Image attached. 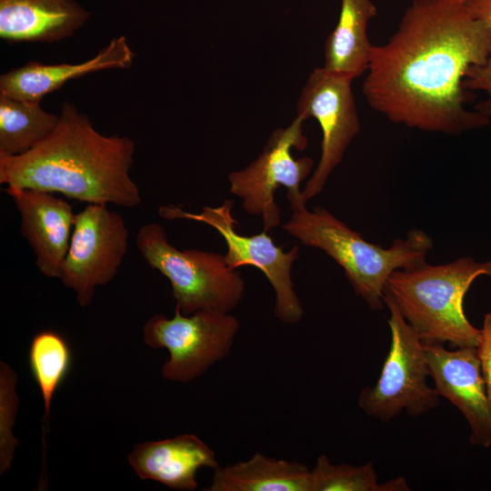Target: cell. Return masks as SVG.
<instances>
[{
  "label": "cell",
  "mask_w": 491,
  "mask_h": 491,
  "mask_svg": "<svg viewBox=\"0 0 491 491\" xmlns=\"http://www.w3.org/2000/svg\"><path fill=\"white\" fill-rule=\"evenodd\" d=\"M129 231L107 205L87 204L75 214L69 248L59 280L87 306L95 288L111 282L127 252Z\"/></svg>",
  "instance_id": "10"
},
{
  "label": "cell",
  "mask_w": 491,
  "mask_h": 491,
  "mask_svg": "<svg viewBox=\"0 0 491 491\" xmlns=\"http://www.w3.org/2000/svg\"><path fill=\"white\" fill-rule=\"evenodd\" d=\"M488 396L491 399V312L485 314L476 346Z\"/></svg>",
  "instance_id": "24"
},
{
  "label": "cell",
  "mask_w": 491,
  "mask_h": 491,
  "mask_svg": "<svg viewBox=\"0 0 491 491\" xmlns=\"http://www.w3.org/2000/svg\"><path fill=\"white\" fill-rule=\"evenodd\" d=\"M286 197L292 214L282 228L303 246L332 257L344 269L355 292L375 311L385 306L384 291L390 275L425 263L433 247L431 237L418 229L395 239L387 248L372 244L326 209L318 206L309 211L302 191L286 194Z\"/></svg>",
  "instance_id": "3"
},
{
  "label": "cell",
  "mask_w": 491,
  "mask_h": 491,
  "mask_svg": "<svg viewBox=\"0 0 491 491\" xmlns=\"http://www.w3.org/2000/svg\"><path fill=\"white\" fill-rule=\"evenodd\" d=\"M429 376L440 396L463 415L471 445L491 446V399L476 347L449 350L440 344H425Z\"/></svg>",
  "instance_id": "12"
},
{
  "label": "cell",
  "mask_w": 491,
  "mask_h": 491,
  "mask_svg": "<svg viewBox=\"0 0 491 491\" xmlns=\"http://www.w3.org/2000/svg\"><path fill=\"white\" fill-rule=\"evenodd\" d=\"M480 276H491V260L461 257L444 265L426 261L394 271L384 293L425 344L476 347L480 329L464 311V298Z\"/></svg>",
  "instance_id": "4"
},
{
  "label": "cell",
  "mask_w": 491,
  "mask_h": 491,
  "mask_svg": "<svg viewBox=\"0 0 491 491\" xmlns=\"http://www.w3.org/2000/svg\"><path fill=\"white\" fill-rule=\"evenodd\" d=\"M233 205V200L225 199L221 205L204 206L199 213L166 205L159 207L158 214L167 220L185 219L212 226L225 241L227 250L224 256L228 266L237 269L252 266L260 269L276 294L275 316L287 324L300 321L304 309L291 277L292 266L299 257V247L294 246L286 252L265 230L253 235H240L235 228L238 222L232 215Z\"/></svg>",
  "instance_id": "8"
},
{
  "label": "cell",
  "mask_w": 491,
  "mask_h": 491,
  "mask_svg": "<svg viewBox=\"0 0 491 491\" xmlns=\"http://www.w3.org/2000/svg\"><path fill=\"white\" fill-rule=\"evenodd\" d=\"M135 52L124 35L113 38L95 56L82 63L44 64L30 61L0 76V95L19 100L41 102L72 79L108 69H128Z\"/></svg>",
  "instance_id": "14"
},
{
  "label": "cell",
  "mask_w": 491,
  "mask_h": 491,
  "mask_svg": "<svg viewBox=\"0 0 491 491\" xmlns=\"http://www.w3.org/2000/svg\"><path fill=\"white\" fill-rule=\"evenodd\" d=\"M491 34L466 0H414L384 45H373L363 94L389 121L460 135L490 119L466 107V75L487 59Z\"/></svg>",
  "instance_id": "1"
},
{
  "label": "cell",
  "mask_w": 491,
  "mask_h": 491,
  "mask_svg": "<svg viewBox=\"0 0 491 491\" xmlns=\"http://www.w3.org/2000/svg\"><path fill=\"white\" fill-rule=\"evenodd\" d=\"M310 491H381V483L372 462L336 465L321 455L311 469Z\"/></svg>",
  "instance_id": "21"
},
{
  "label": "cell",
  "mask_w": 491,
  "mask_h": 491,
  "mask_svg": "<svg viewBox=\"0 0 491 491\" xmlns=\"http://www.w3.org/2000/svg\"><path fill=\"white\" fill-rule=\"evenodd\" d=\"M17 375L5 362L0 363V474L11 466L18 445L13 434L19 399L16 393Z\"/></svg>",
  "instance_id": "22"
},
{
  "label": "cell",
  "mask_w": 491,
  "mask_h": 491,
  "mask_svg": "<svg viewBox=\"0 0 491 491\" xmlns=\"http://www.w3.org/2000/svg\"><path fill=\"white\" fill-rule=\"evenodd\" d=\"M311 470L305 465L256 453L246 461L215 469L205 491H310Z\"/></svg>",
  "instance_id": "18"
},
{
  "label": "cell",
  "mask_w": 491,
  "mask_h": 491,
  "mask_svg": "<svg viewBox=\"0 0 491 491\" xmlns=\"http://www.w3.org/2000/svg\"><path fill=\"white\" fill-rule=\"evenodd\" d=\"M352 81L318 67L310 74L299 95L297 116L304 121L316 119L322 131L320 160L302 191L306 202L322 192L360 130Z\"/></svg>",
  "instance_id": "11"
},
{
  "label": "cell",
  "mask_w": 491,
  "mask_h": 491,
  "mask_svg": "<svg viewBox=\"0 0 491 491\" xmlns=\"http://www.w3.org/2000/svg\"><path fill=\"white\" fill-rule=\"evenodd\" d=\"M376 14L371 0H341L337 24L325 43L324 68L351 80L366 73L373 47L367 25Z\"/></svg>",
  "instance_id": "17"
},
{
  "label": "cell",
  "mask_w": 491,
  "mask_h": 491,
  "mask_svg": "<svg viewBox=\"0 0 491 491\" xmlns=\"http://www.w3.org/2000/svg\"><path fill=\"white\" fill-rule=\"evenodd\" d=\"M90 15L76 0H0V38L9 44L59 42Z\"/></svg>",
  "instance_id": "16"
},
{
  "label": "cell",
  "mask_w": 491,
  "mask_h": 491,
  "mask_svg": "<svg viewBox=\"0 0 491 491\" xmlns=\"http://www.w3.org/2000/svg\"><path fill=\"white\" fill-rule=\"evenodd\" d=\"M384 303L390 314V346L376 383L361 390L358 406L368 416L388 422L402 412L416 417L436 408L440 396L427 384L424 343L385 293Z\"/></svg>",
  "instance_id": "6"
},
{
  "label": "cell",
  "mask_w": 491,
  "mask_h": 491,
  "mask_svg": "<svg viewBox=\"0 0 491 491\" xmlns=\"http://www.w3.org/2000/svg\"><path fill=\"white\" fill-rule=\"evenodd\" d=\"M21 216L20 232L40 273L59 279L75 225L71 204L53 193L5 186Z\"/></svg>",
  "instance_id": "13"
},
{
  "label": "cell",
  "mask_w": 491,
  "mask_h": 491,
  "mask_svg": "<svg viewBox=\"0 0 491 491\" xmlns=\"http://www.w3.org/2000/svg\"><path fill=\"white\" fill-rule=\"evenodd\" d=\"M28 362L43 398L44 419L48 425L53 397L70 370L71 348L59 333L42 330L32 338Z\"/></svg>",
  "instance_id": "20"
},
{
  "label": "cell",
  "mask_w": 491,
  "mask_h": 491,
  "mask_svg": "<svg viewBox=\"0 0 491 491\" xmlns=\"http://www.w3.org/2000/svg\"><path fill=\"white\" fill-rule=\"evenodd\" d=\"M470 11L488 27L491 34V0H466ZM464 87L466 91H480L485 95L474 110L491 119V49L486 62L468 69Z\"/></svg>",
  "instance_id": "23"
},
{
  "label": "cell",
  "mask_w": 491,
  "mask_h": 491,
  "mask_svg": "<svg viewBox=\"0 0 491 491\" xmlns=\"http://www.w3.org/2000/svg\"><path fill=\"white\" fill-rule=\"evenodd\" d=\"M239 327L230 313L199 310L185 316L175 308L173 317L157 314L148 318L143 338L151 348L168 350L163 378L186 383L228 355Z\"/></svg>",
  "instance_id": "7"
},
{
  "label": "cell",
  "mask_w": 491,
  "mask_h": 491,
  "mask_svg": "<svg viewBox=\"0 0 491 491\" xmlns=\"http://www.w3.org/2000/svg\"><path fill=\"white\" fill-rule=\"evenodd\" d=\"M303 124L296 115L288 126L276 129L256 160L228 175L230 192L242 199L246 212L261 217L265 231L281 224L276 190L284 186L286 194L300 192V185L313 169L311 157L295 158L291 153L294 147L304 150L307 145Z\"/></svg>",
  "instance_id": "9"
},
{
  "label": "cell",
  "mask_w": 491,
  "mask_h": 491,
  "mask_svg": "<svg viewBox=\"0 0 491 491\" xmlns=\"http://www.w3.org/2000/svg\"><path fill=\"white\" fill-rule=\"evenodd\" d=\"M59 115L45 111L41 102L0 95V156L24 155L56 127Z\"/></svg>",
  "instance_id": "19"
},
{
  "label": "cell",
  "mask_w": 491,
  "mask_h": 491,
  "mask_svg": "<svg viewBox=\"0 0 491 491\" xmlns=\"http://www.w3.org/2000/svg\"><path fill=\"white\" fill-rule=\"evenodd\" d=\"M136 246L148 266L165 276L177 308L187 316L199 310L230 313L242 300L246 284L225 256L197 249L180 250L157 223L142 225Z\"/></svg>",
  "instance_id": "5"
},
{
  "label": "cell",
  "mask_w": 491,
  "mask_h": 491,
  "mask_svg": "<svg viewBox=\"0 0 491 491\" xmlns=\"http://www.w3.org/2000/svg\"><path fill=\"white\" fill-rule=\"evenodd\" d=\"M135 151L129 136L99 133L85 114L65 102L47 138L24 155L0 156V184L134 208L142 203L130 175Z\"/></svg>",
  "instance_id": "2"
},
{
  "label": "cell",
  "mask_w": 491,
  "mask_h": 491,
  "mask_svg": "<svg viewBox=\"0 0 491 491\" xmlns=\"http://www.w3.org/2000/svg\"><path fill=\"white\" fill-rule=\"evenodd\" d=\"M142 480H154L170 488L194 491L201 467L215 469V453L194 434L137 444L127 456Z\"/></svg>",
  "instance_id": "15"
},
{
  "label": "cell",
  "mask_w": 491,
  "mask_h": 491,
  "mask_svg": "<svg viewBox=\"0 0 491 491\" xmlns=\"http://www.w3.org/2000/svg\"><path fill=\"white\" fill-rule=\"evenodd\" d=\"M409 490L407 481L403 477H397L381 483V491H406Z\"/></svg>",
  "instance_id": "25"
}]
</instances>
